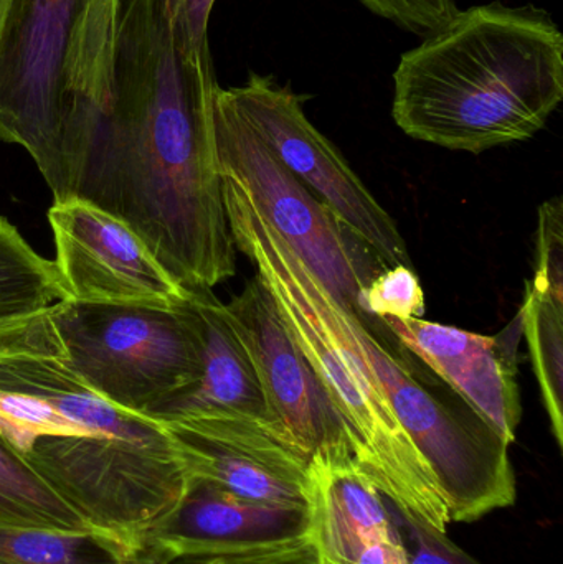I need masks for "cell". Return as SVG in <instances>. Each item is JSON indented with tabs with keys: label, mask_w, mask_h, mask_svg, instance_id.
<instances>
[{
	"label": "cell",
	"mask_w": 563,
	"mask_h": 564,
	"mask_svg": "<svg viewBox=\"0 0 563 564\" xmlns=\"http://www.w3.org/2000/svg\"><path fill=\"white\" fill-rule=\"evenodd\" d=\"M76 112L75 192L124 221L188 291L237 273L215 145L210 53L172 36L164 0H128Z\"/></svg>",
	"instance_id": "6da1fadb"
},
{
	"label": "cell",
	"mask_w": 563,
	"mask_h": 564,
	"mask_svg": "<svg viewBox=\"0 0 563 564\" xmlns=\"http://www.w3.org/2000/svg\"><path fill=\"white\" fill-rule=\"evenodd\" d=\"M392 115L410 138L481 154L538 134L563 99V35L544 10L476 6L403 53Z\"/></svg>",
	"instance_id": "7a4b0ae2"
},
{
	"label": "cell",
	"mask_w": 563,
	"mask_h": 564,
	"mask_svg": "<svg viewBox=\"0 0 563 564\" xmlns=\"http://www.w3.org/2000/svg\"><path fill=\"white\" fill-rule=\"evenodd\" d=\"M221 185L235 248L253 263L316 371L343 421L354 459L393 509L446 533L450 519L439 482L397 420L360 344L359 312L331 295L240 187L224 178Z\"/></svg>",
	"instance_id": "3957f363"
},
{
	"label": "cell",
	"mask_w": 563,
	"mask_h": 564,
	"mask_svg": "<svg viewBox=\"0 0 563 564\" xmlns=\"http://www.w3.org/2000/svg\"><path fill=\"white\" fill-rule=\"evenodd\" d=\"M356 330L397 420L439 482L450 522H476L515 506L511 444L399 341L392 345L382 321L356 315Z\"/></svg>",
	"instance_id": "277c9868"
},
{
	"label": "cell",
	"mask_w": 563,
	"mask_h": 564,
	"mask_svg": "<svg viewBox=\"0 0 563 564\" xmlns=\"http://www.w3.org/2000/svg\"><path fill=\"white\" fill-rule=\"evenodd\" d=\"M48 315L65 367L119 410L149 417L201 378L202 337L191 299L181 307L66 299Z\"/></svg>",
	"instance_id": "5b68a950"
},
{
	"label": "cell",
	"mask_w": 563,
	"mask_h": 564,
	"mask_svg": "<svg viewBox=\"0 0 563 564\" xmlns=\"http://www.w3.org/2000/svg\"><path fill=\"white\" fill-rule=\"evenodd\" d=\"M93 0H9L0 23V141L32 155L53 202L69 198L72 68Z\"/></svg>",
	"instance_id": "8992f818"
},
{
	"label": "cell",
	"mask_w": 563,
	"mask_h": 564,
	"mask_svg": "<svg viewBox=\"0 0 563 564\" xmlns=\"http://www.w3.org/2000/svg\"><path fill=\"white\" fill-rule=\"evenodd\" d=\"M23 456L88 529L136 555L139 536L174 509L191 479L164 424L149 436H43Z\"/></svg>",
	"instance_id": "52a82bcc"
},
{
	"label": "cell",
	"mask_w": 563,
	"mask_h": 564,
	"mask_svg": "<svg viewBox=\"0 0 563 564\" xmlns=\"http://www.w3.org/2000/svg\"><path fill=\"white\" fill-rule=\"evenodd\" d=\"M214 129L220 177L253 200L336 301L362 315L360 292L380 273L376 257L268 151L220 86L214 98Z\"/></svg>",
	"instance_id": "ba28073f"
},
{
	"label": "cell",
	"mask_w": 563,
	"mask_h": 564,
	"mask_svg": "<svg viewBox=\"0 0 563 564\" xmlns=\"http://www.w3.org/2000/svg\"><path fill=\"white\" fill-rule=\"evenodd\" d=\"M224 91L268 151L329 208L386 270L412 268L405 238L396 221L336 145L306 118L300 96L270 76L258 75Z\"/></svg>",
	"instance_id": "9c48e42d"
},
{
	"label": "cell",
	"mask_w": 563,
	"mask_h": 564,
	"mask_svg": "<svg viewBox=\"0 0 563 564\" xmlns=\"http://www.w3.org/2000/svg\"><path fill=\"white\" fill-rule=\"evenodd\" d=\"M138 556L142 564L267 563L313 553L306 509L251 502L191 477L174 509L139 536Z\"/></svg>",
	"instance_id": "30bf717a"
},
{
	"label": "cell",
	"mask_w": 563,
	"mask_h": 564,
	"mask_svg": "<svg viewBox=\"0 0 563 564\" xmlns=\"http://www.w3.org/2000/svg\"><path fill=\"white\" fill-rule=\"evenodd\" d=\"M227 308L257 368L274 433L307 463L353 456L339 414L257 274Z\"/></svg>",
	"instance_id": "8fae6325"
},
{
	"label": "cell",
	"mask_w": 563,
	"mask_h": 564,
	"mask_svg": "<svg viewBox=\"0 0 563 564\" xmlns=\"http://www.w3.org/2000/svg\"><path fill=\"white\" fill-rule=\"evenodd\" d=\"M50 227L56 270L68 299L91 304L181 307L191 291L178 284L144 241L108 212L82 198L53 202Z\"/></svg>",
	"instance_id": "7c38bea8"
},
{
	"label": "cell",
	"mask_w": 563,
	"mask_h": 564,
	"mask_svg": "<svg viewBox=\"0 0 563 564\" xmlns=\"http://www.w3.org/2000/svg\"><path fill=\"white\" fill-rule=\"evenodd\" d=\"M164 426L192 479L251 502L306 509L307 460L267 424L210 414Z\"/></svg>",
	"instance_id": "4fadbf2b"
},
{
	"label": "cell",
	"mask_w": 563,
	"mask_h": 564,
	"mask_svg": "<svg viewBox=\"0 0 563 564\" xmlns=\"http://www.w3.org/2000/svg\"><path fill=\"white\" fill-rule=\"evenodd\" d=\"M407 351L442 378L512 444L522 417L516 381L521 315L498 337L475 334L422 317L382 321Z\"/></svg>",
	"instance_id": "5bb4252c"
},
{
	"label": "cell",
	"mask_w": 563,
	"mask_h": 564,
	"mask_svg": "<svg viewBox=\"0 0 563 564\" xmlns=\"http://www.w3.org/2000/svg\"><path fill=\"white\" fill-rule=\"evenodd\" d=\"M389 500L353 456L307 463V543L314 564H357L380 540L399 535Z\"/></svg>",
	"instance_id": "9a60e30c"
},
{
	"label": "cell",
	"mask_w": 563,
	"mask_h": 564,
	"mask_svg": "<svg viewBox=\"0 0 563 564\" xmlns=\"http://www.w3.org/2000/svg\"><path fill=\"white\" fill-rule=\"evenodd\" d=\"M191 305L201 328V378L194 387L158 408L149 420L167 424L187 417L231 414L260 421L273 430L260 377L227 304L218 301L212 289H198L192 291Z\"/></svg>",
	"instance_id": "2e32d148"
},
{
	"label": "cell",
	"mask_w": 563,
	"mask_h": 564,
	"mask_svg": "<svg viewBox=\"0 0 563 564\" xmlns=\"http://www.w3.org/2000/svg\"><path fill=\"white\" fill-rule=\"evenodd\" d=\"M0 564H142L124 543L96 530L0 523Z\"/></svg>",
	"instance_id": "e0dca14e"
},
{
	"label": "cell",
	"mask_w": 563,
	"mask_h": 564,
	"mask_svg": "<svg viewBox=\"0 0 563 564\" xmlns=\"http://www.w3.org/2000/svg\"><path fill=\"white\" fill-rule=\"evenodd\" d=\"M55 263L40 257L6 218L0 217V322L32 317L66 301Z\"/></svg>",
	"instance_id": "ac0fdd59"
},
{
	"label": "cell",
	"mask_w": 563,
	"mask_h": 564,
	"mask_svg": "<svg viewBox=\"0 0 563 564\" xmlns=\"http://www.w3.org/2000/svg\"><path fill=\"white\" fill-rule=\"evenodd\" d=\"M0 523L52 530H91L53 492L22 453L0 436Z\"/></svg>",
	"instance_id": "d6986e66"
},
{
	"label": "cell",
	"mask_w": 563,
	"mask_h": 564,
	"mask_svg": "<svg viewBox=\"0 0 563 564\" xmlns=\"http://www.w3.org/2000/svg\"><path fill=\"white\" fill-rule=\"evenodd\" d=\"M519 315L552 434L563 449V304L526 289Z\"/></svg>",
	"instance_id": "ffe728a7"
},
{
	"label": "cell",
	"mask_w": 563,
	"mask_h": 564,
	"mask_svg": "<svg viewBox=\"0 0 563 564\" xmlns=\"http://www.w3.org/2000/svg\"><path fill=\"white\" fill-rule=\"evenodd\" d=\"M0 436L25 454L39 437L93 436L32 394L0 391Z\"/></svg>",
	"instance_id": "44dd1931"
},
{
	"label": "cell",
	"mask_w": 563,
	"mask_h": 564,
	"mask_svg": "<svg viewBox=\"0 0 563 564\" xmlns=\"http://www.w3.org/2000/svg\"><path fill=\"white\" fill-rule=\"evenodd\" d=\"M359 308L364 317L373 321L422 317L425 294L412 268H387L360 292Z\"/></svg>",
	"instance_id": "7402d4cb"
},
{
	"label": "cell",
	"mask_w": 563,
	"mask_h": 564,
	"mask_svg": "<svg viewBox=\"0 0 563 564\" xmlns=\"http://www.w3.org/2000/svg\"><path fill=\"white\" fill-rule=\"evenodd\" d=\"M528 289L563 304V202H544L539 208L534 278Z\"/></svg>",
	"instance_id": "603a6c76"
},
{
	"label": "cell",
	"mask_w": 563,
	"mask_h": 564,
	"mask_svg": "<svg viewBox=\"0 0 563 564\" xmlns=\"http://www.w3.org/2000/svg\"><path fill=\"white\" fill-rule=\"evenodd\" d=\"M63 358L58 335L50 321L48 308L17 321L0 322V357Z\"/></svg>",
	"instance_id": "cb8c5ba5"
},
{
	"label": "cell",
	"mask_w": 563,
	"mask_h": 564,
	"mask_svg": "<svg viewBox=\"0 0 563 564\" xmlns=\"http://www.w3.org/2000/svg\"><path fill=\"white\" fill-rule=\"evenodd\" d=\"M377 15L392 20L402 29L430 35L442 29L458 12L456 0H360Z\"/></svg>",
	"instance_id": "d4e9b609"
},
{
	"label": "cell",
	"mask_w": 563,
	"mask_h": 564,
	"mask_svg": "<svg viewBox=\"0 0 563 564\" xmlns=\"http://www.w3.org/2000/svg\"><path fill=\"white\" fill-rule=\"evenodd\" d=\"M392 516L409 550L410 564H481L456 546L446 533L420 525L393 509Z\"/></svg>",
	"instance_id": "484cf974"
},
{
	"label": "cell",
	"mask_w": 563,
	"mask_h": 564,
	"mask_svg": "<svg viewBox=\"0 0 563 564\" xmlns=\"http://www.w3.org/2000/svg\"><path fill=\"white\" fill-rule=\"evenodd\" d=\"M169 25L178 48L187 55L210 53L208 20L215 0H164Z\"/></svg>",
	"instance_id": "4316f807"
},
{
	"label": "cell",
	"mask_w": 563,
	"mask_h": 564,
	"mask_svg": "<svg viewBox=\"0 0 563 564\" xmlns=\"http://www.w3.org/2000/svg\"><path fill=\"white\" fill-rule=\"evenodd\" d=\"M220 564H314V560L311 558V556H307V558L281 560V562H267V563L221 562Z\"/></svg>",
	"instance_id": "83f0119b"
},
{
	"label": "cell",
	"mask_w": 563,
	"mask_h": 564,
	"mask_svg": "<svg viewBox=\"0 0 563 564\" xmlns=\"http://www.w3.org/2000/svg\"><path fill=\"white\" fill-rule=\"evenodd\" d=\"M7 3H9V0H0V23H2L3 13H6Z\"/></svg>",
	"instance_id": "f1b7e54d"
},
{
	"label": "cell",
	"mask_w": 563,
	"mask_h": 564,
	"mask_svg": "<svg viewBox=\"0 0 563 564\" xmlns=\"http://www.w3.org/2000/svg\"><path fill=\"white\" fill-rule=\"evenodd\" d=\"M221 560H207V562H202L198 564H220Z\"/></svg>",
	"instance_id": "f546056e"
}]
</instances>
